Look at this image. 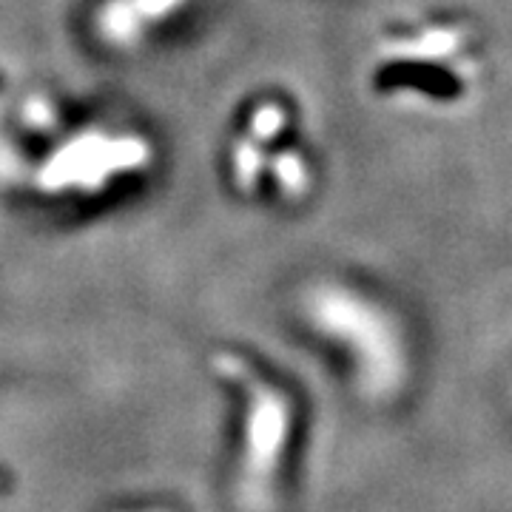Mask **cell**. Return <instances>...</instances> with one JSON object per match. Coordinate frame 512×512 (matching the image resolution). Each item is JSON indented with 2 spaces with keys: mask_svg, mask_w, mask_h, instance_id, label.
Wrapping results in <instances>:
<instances>
[{
  "mask_svg": "<svg viewBox=\"0 0 512 512\" xmlns=\"http://www.w3.org/2000/svg\"><path fill=\"white\" fill-rule=\"evenodd\" d=\"M248 384V433H245V470H242V498L251 510H262L271 498V484L276 481V467L282 461V447L288 441L291 427V404L274 390L262 384L237 359L225 356L222 365Z\"/></svg>",
  "mask_w": 512,
  "mask_h": 512,
  "instance_id": "obj_2",
  "label": "cell"
},
{
  "mask_svg": "<svg viewBox=\"0 0 512 512\" xmlns=\"http://www.w3.org/2000/svg\"><path fill=\"white\" fill-rule=\"evenodd\" d=\"M183 3L185 0H109L97 15V29L114 46H128L160 20L171 18Z\"/></svg>",
  "mask_w": 512,
  "mask_h": 512,
  "instance_id": "obj_3",
  "label": "cell"
},
{
  "mask_svg": "<svg viewBox=\"0 0 512 512\" xmlns=\"http://www.w3.org/2000/svg\"><path fill=\"white\" fill-rule=\"evenodd\" d=\"M311 313L316 325H322L330 336L348 339L353 356L362 362V382L370 393L384 396L402 382V345L382 313L373 311L367 302H359L348 291L316 293Z\"/></svg>",
  "mask_w": 512,
  "mask_h": 512,
  "instance_id": "obj_1",
  "label": "cell"
},
{
  "mask_svg": "<svg viewBox=\"0 0 512 512\" xmlns=\"http://www.w3.org/2000/svg\"><path fill=\"white\" fill-rule=\"evenodd\" d=\"M276 174H279V183H282V188H285L288 194H299V191L308 185V171H305L302 160L293 157V154H282V157H279Z\"/></svg>",
  "mask_w": 512,
  "mask_h": 512,
  "instance_id": "obj_4",
  "label": "cell"
}]
</instances>
